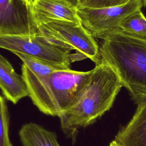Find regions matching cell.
<instances>
[{"instance_id":"10","label":"cell","mask_w":146,"mask_h":146,"mask_svg":"<svg viewBox=\"0 0 146 146\" xmlns=\"http://www.w3.org/2000/svg\"><path fill=\"white\" fill-rule=\"evenodd\" d=\"M0 89L4 97L14 104L29 96L25 80L15 71L9 61L0 54Z\"/></svg>"},{"instance_id":"3","label":"cell","mask_w":146,"mask_h":146,"mask_svg":"<svg viewBox=\"0 0 146 146\" xmlns=\"http://www.w3.org/2000/svg\"><path fill=\"white\" fill-rule=\"evenodd\" d=\"M92 72V70L84 72L70 68L38 77L25 64L22 65V75L28 88V96L42 113L58 117L71 107Z\"/></svg>"},{"instance_id":"17","label":"cell","mask_w":146,"mask_h":146,"mask_svg":"<svg viewBox=\"0 0 146 146\" xmlns=\"http://www.w3.org/2000/svg\"><path fill=\"white\" fill-rule=\"evenodd\" d=\"M68 1H70V2H71L72 3H73L74 5H75L76 6V3H77V0H68Z\"/></svg>"},{"instance_id":"11","label":"cell","mask_w":146,"mask_h":146,"mask_svg":"<svg viewBox=\"0 0 146 146\" xmlns=\"http://www.w3.org/2000/svg\"><path fill=\"white\" fill-rule=\"evenodd\" d=\"M19 136L23 146H60L54 132L34 123L23 124Z\"/></svg>"},{"instance_id":"15","label":"cell","mask_w":146,"mask_h":146,"mask_svg":"<svg viewBox=\"0 0 146 146\" xmlns=\"http://www.w3.org/2000/svg\"><path fill=\"white\" fill-rule=\"evenodd\" d=\"M131 0H77L76 7L103 8L123 5Z\"/></svg>"},{"instance_id":"9","label":"cell","mask_w":146,"mask_h":146,"mask_svg":"<svg viewBox=\"0 0 146 146\" xmlns=\"http://www.w3.org/2000/svg\"><path fill=\"white\" fill-rule=\"evenodd\" d=\"M115 140L122 146H146V101L137 104L132 117L119 131Z\"/></svg>"},{"instance_id":"18","label":"cell","mask_w":146,"mask_h":146,"mask_svg":"<svg viewBox=\"0 0 146 146\" xmlns=\"http://www.w3.org/2000/svg\"><path fill=\"white\" fill-rule=\"evenodd\" d=\"M143 2V5H144V6H146V0H142Z\"/></svg>"},{"instance_id":"16","label":"cell","mask_w":146,"mask_h":146,"mask_svg":"<svg viewBox=\"0 0 146 146\" xmlns=\"http://www.w3.org/2000/svg\"><path fill=\"white\" fill-rule=\"evenodd\" d=\"M109 146H122V145L119 143H118L116 140H113L110 143Z\"/></svg>"},{"instance_id":"1","label":"cell","mask_w":146,"mask_h":146,"mask_svg":"<svg viewBox=\"0 0 146 146\" xmlns=\"http://www.w3.org/2000/svg\"><path fill=\"white\" fill-rule=\"evenodd\" d=\"M71 107L58 117L63 132L74 136L78 129L94 123L112 106L123 87L116 74L100 60Z\"/></svg>"},{"instance_id":"2","label":"cell","mask_w":146,"mask_h":146,"mask_svg":"<svg viewBox=\"0 0 146 146\" xmlns=\"http://www.w3.org/2000/svg\"><path fill=\"white\" fill-rule=\"evenodd\" d=\"M103 40L100 60L113 69L135 103L146 101V40L115 31Z\"/></svg>"},{"instance_id":"12","label":"cell","mask_w":146,"mask_h":146,"mask_svg":"<svg viewBox=\"0 0 146 146\" xmlns=\"http://www.w3.org/2000/svg\"><path fill=\"white\" fill-rule=\"evenodd\" d=\"M116 31L146 40V18L141 10L135 11L128 15L120 22Z\"/></svg>"},{"instance_id":"8","label":"cell","mask_w":146,"mask_h":146,"mask_svg":"<svg viewBox=\"0 0 146 146\" xmlns=\"http://www.w3.org/2000/svg\"><path fill=\"white\" fill-rule=\"evenodd\" d=\"M31 6L36 26L49 20L80 22L76 6L68 0H33Z\"/></svg>"},{"instance_id":"6","label":"cell","mask_w":146,"mask_h":146,"mask_svg":"<svg viewBox=\"0 0 146 146\" xmlns=\"http://www.w3.org/2000/svg\"><path fill=\"white\" fill-rule=\"evenodd\" d=\"M42 23L75 51L70 54L71 62L89 58L95 64L100 63L99 46L80 22L49 20Z\"/></svg>"},{"instance_id":"4","label":"cell","mask_w":146,"mask_h":146,"mask_svg":"<svg viewBox=\"0 0 146 146\" xmlns=\"http://www.w3.org/2000/svg\"><path fill=\"white\" fill-rule=\"evenodd\" d=\"M142 0H131L120 6L103 8L77 7L80 23L94 37L104 39L118 30L120 22L129 14L141 10Z\"/></svg>"},{"instance_id":"14","label":"cell","mask_w":146,"mask_h":146,"mask_svg":"<svg viewBox=\"0 0 146 146\" xmlns=\"http://www.w3.org/2000/svg\"><path fill=\"white\" fill-rule=\"evenodd\" d=\"M9 117L7 107L0 94V146H13L9 133Z\"/></svg>"},{"instance_id":"19","label":"cell","mask_w":146,"mask_h":146,"mask_svg":"<svg viewBox=\"0 0 146 146\" xmlns=\"http://www.w3.org/2000/svg\"><path fill=\"white\" fill-rule=\"evenodd\" d=\"M33 1V0H27V1L29 2V3L31 5V3H32Z\"/></svg>"},{"instance_id":"13","label":"cell","mask_w":146,"mask_h":146,"mask_svg":"<svg viewBox=\"0 0 146 146\" xmlns=\"http://www.w3.org/2000/svg\"><path fill=\"white\" fill-rule=\"evenodd\" d=\"M14 54L19 57L23 64L34 75L38 77L46 76L58 70H66L60 66L46 60L18 52Z\"/></svg>"},{"instance_id":"5","label":"cell","mask_w":146,"mask_h":146,"mask_svg":"<svg viewBox=\"0 0 146 146\" xmlns=\"http://www.w3.org/2000/svg\"><path fill=\"white\" fill-rule=\"evenodd\" d=\"M0 48L39 58L70 69V51L61 49L38 34L33 36L0 35Z\"/></svg>"},{"instance_id":"7","label":"cell","mask_w":146,"mask_h":146,"mask_svg":"<svg viewBox=\"0 0 146 146\" xmlns=\"http://www.w3.org/2000/svg\"><path fill=\"white\" fill-rule=\"evenodd\" d=\"M38 34L27 0H0V35L33 36Z\"/></svg>"}]
</instances>
